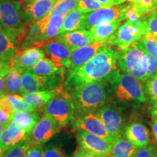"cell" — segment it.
Masks as SVG:
<instances>
[{"mask_svg":"<svg viewBox=\"0 0 157 157\" xmlns=\"http://www.w3.org/2000/svg\"><path fill=\"white\" fill-rule=\"evenodd\" d=\"M78 0H56L50 14L66 15L73 10L77 8Z\"/></svg>","mask_w":157,"mask_h":157,"instance_id":"33","label":"cell"},{"mask_svg":"<svg viewBox=\"0 0 157 157\" xmlns=\"http://www.w3.org/2000/svg\"><path fill=\"white\" fill-rule=\"evenodd\" d=\"M63 83V76L55 74L41 76L24 71L21 76V95L38 91H48L58 88Z\"/></svg>","mask_w":157,"mask_h":157,"instance_id":"9","label":"cell"},{"mask_svg":"<svg viewBox=\"0 0 157 157\" xmlns=\"http://www.w3.org/2000/svg\"><path fill=\"white\" fill-rule=\"evenodd\" d=\"M56 38L62 41L72 51L95 42L91 31L87 29L69 31L58 35Z\"/></svg>","mask_w":157,"mask_h":157,"instance_id":"21","label":"cell"},{"mask_svg":"<svg viewBox=\"0 0 157 157\" xmlns=\"http://www.w3.org/2000/svg\"><path fill=\"white\" fill-rule=\"evenodd\" d=\"M14 115L0 106V124L6 128L12 122Z\"/></svg>","mask_w":157,"mask_h":157,"instance_id":"42","label":"cell"},{"mask_svg":"<svg viewBox=\"0 0 157 157\" xmlns=\"http://www.w3.org/2000/svg\"><path fill=\"white\" fill-rule=\"evenodd\" d=\"M43 144H31L25 154V157H43Z\"/></svg>","mask_w":157,"mask_h":157,"instance_id":"40","label":"cell"},{"mask_svg":"<svg viewBox=\"0 0 157 157\" xmlns=\"http://www.w3.org/2000/svg\"><path fill=\"white\" fill-rule=\"evenodd\" d=\"M146 34V28L141 19L136 22L127 20L118 27L107 44L122 50L140 40Z\"/></svg>","mask_w":157,"mask_h":157,"instance_id":"8","label":"cell"},{"mask_svg":"<svg viewBox=\"0 0 157 157\" xmlns=\"http://www.w3.org/2000/svg\"><path fill=\"white\" fill-rule=\"evenodd\" d=\"M151 114L153 117H157V102L153 103V106L151 110Z\"/></svg>","mask_w":157,"mask_h":157,"instance_id":"48","label":"cell"},{"mask_svg":"<svg viewBox=\"0 0 157 157\" xmlns=\"http://www.w3.org/2000/svg\"><path fill=\"white\" fill-rule=\"evenodd\" d=\"M103 7L97 0H78L77 8L82 13H87Z\"/></svg>","mask_w":157,"mask_h":157,"instance_id":"37","label":"cell"},{"mask_svg":"<svg viewBox=\"0 0 157 157\" xmlns=\"http://www.w3.org/2000/svg\"><path fill=\"white\" fill-rule=\"evenodd\" d=\"M45 56L44 51L38 45L17 51L10 60V66L25 71L36 63Z\"/></svg>","mask_w":157,"mask_h":157,"instance_id":"18","label":"cell"},{"mask_svg":"<svg viewBox=\"0 0 157 157\" xmlns=\"http://www.w3.org/2000/svg\"><path fill=\"white\" fill-rule=\"evenodd\" d=\"M135 153H136V152H135ZM135 154H133L132 155V156H129V157H135Z\"/></svg>","mask_w":157,"mask_h":157,"instance_id":"51","label":"cell"},{"mask_svg":"<svg viewBox=\"0 0 157 157\" xmlns=\"http://www.w3.org/2000/svg\"><path fill=\"white\" fill-rule=\"evenodd\" d=\"M62 87L63 85L55 90H48V91L33 92V93H25L22 95L27 103L39 109L41 106H43L52 98H53L58 93L59 90Z\"/></svg>","mask_w":157,"mask_h":157,"instance_id":"27","label":"cell"},{"mask_svg":"<svg viewBox=\"0 0 157 157\" xmlns=\"http://www.w3.org/2000/svg\"><path fill=\"white\" fill-rule=\"evenodd\" d=\"M146 33L157 37V10H154L140 17Z\"/></svg>","mask_w":157,"mask_h":157,"instance_id":"35","label":"cell"},{"mask_svg":"<svg viewBox=\"0 0 157 157\" xmlns=\"http://www.w3.org/2000/svg\"><path fill=\"white\" fill-rule=\"evenodd\" d=\"M156 38H157V37H156Z\"/></svg>","mask_w":157,"mask_h":157,"instance_id":"54","label":"cell"},{"mask_svg":"<svg viewBox=\"0 0 157 157\" xmlns=\"http://www.w3.org/2000/svg\"><path fill=\"white\" fill-rule=\"evenodd\" d=\"M97 1L103 7H112L129 2V0H97Z\"/></svg>","mask_w":157,"mask_h":157,"instance_id":"43","label":"cell"},{"mask_svg":"<svg viewBox=\"0 0 157 157\" xmlns=\"http://www.w3.org/2000/svg\"><path fill=\"white\" fill-rule=\"evenodd\" d=\"M4 129H5V127H4L2 126V125H1V124H0V132H1Z\"/></svg>","mask_w":157,"mask_h":157,"instance_id":"49","label":"cell"},{"mask_svg":"<svg viewBox=\"0 0 157 157\" xmlns=\"http://www.w3.org/2000/svg\"><path fill=\"white\" fill-rule=\"evenodd\" d=\"M10 68V60H0V75L6 76L8 74Z\"/></svg>","mask_w":157,"mask_h":157,"instance_id":"44","label":"cell"},{"mask_svg":"<svg viewBox=\"0 0 157 157\" xmlns=\"http://www.w3.org/2000/svg\"><path fill=\"white\" fill-rule=\"evenodd\" d=\"M156 154V149L154 146H146L143 148H138L135 153V157H153Z\"/></svg>","mask_w":157,"mask_h":157,"instance_id":"41","label":"cell"},{"mask_svg":"<svg viewBox=\"0 0 157 157\" xmlns=\"http://www.w3.org/2000/svg\"><path fill=\"white\" fill-rule=\"evenodd\" d=\"M72 157H97L95 155L92 154L91 153L87 151L86 150H84V148H82V147L78 146L76 151L74 153V156Z\"/></svg>","mask_w":157,"mask_h":157,"instance_id":"45","label":"cell"},{"mask_svg":"<svg viewBox=\"0 0 157 157\" xmlns=\"http://www.w3.org/2000/svg\"><path fill=\"white\" fill-rule=\"evenodd\" d=\"M103 157H113V156H111V154H109V155H106V156H103Z\"/></svg>","mask_w":157,"mask_h":157,"instance_id":"50","label":"cell"},{"mask_svg":"<svg viewBox=\"0 0 157 157\" xmlns=\"http://www.w3.org/2000/svg\"><path fill=\"white\" fill-rule=\"evenodd\" d=\"M41 114L37 111L34 112H16L13 117V122H14L19 128L31 135V131L36 123L38 122Z\"/></svg>","mask_w":157,"mask_h":157,"instance_id":"25","label":"cell"},{"mask_svg":"<svg viewBox=\"0 0 157 157\" xmlns=\"http://www.w3.org/2000/svg\"><path fill=\"white\" fill-rule=\"evenodd\" d=\"M26 71L31 73L41 76H51L55 74L64 76L66 68L56 66L48 58H43L39 60L36 64L34 65Z\"/></svg>","mask_w":157,"mask_h":157,"instance_id":"23","label":"cell"},{"mask_svg":"<svg viewBox=\"0 0 157 157\" xmlns=\"http://www.w3.org/2000/svg\"><path fill=\"white\" fill-rule=\"evenodd\" d=\"M137 44L142 50L157 60V38L153 35L146 33L137 41Z\"/></svg>","mask_w":157,"mask_h":157,"instance_id":"32","label":"cell"},{"mask_svg":"<svg viewBox=\"0 0 157 157\" xmlns=\"http://www.w3.org/2000/svg\"><path fill=\"white\" fill-rule=\"evenodd\" d=\"M119 50L111 45H105L85 64L77 69L68 72L63 82L66 92L82 84L98 80H107L110 75L117 69V58Z\"/></svg>","mask_w":157,"mask_h":157,"instance_id":"1","label":"cell"},{"mask_svg":"<svg viewBox=\"0 0 157 157\" xmlns=\"http://www.w3.org/2000/svg\"><path fill=\"white\" fill-rule=\"evenodd\" d=\"M124 136L137 148L148 146L150 142L148 129L141 123L135 122L128 125L125 128Z\"/></svg>","mask_w":157,"mask_h":157,"instance_id":"22","label":"cell"},{"mask_svg":"<svg viewBox=\"0 0 157 157\" xmlns=\"http://www.w3.org/2000/svg\"><path fill=\"white\" fill-rule=\"evenodd\" d=\"M153 157H157V154H156H156H154V156H153Z\"/></svg>","mask_w":157,"mask_h":157,"instance_id":"52","label":"cell"},{"mask_svg":"<svg viewBox=\"0 0 157 157\" xmlns=\"http://www.w3.org/2000/svg\"><path fill=\"white\" fill-rule=\"evenodd\" d=\"M7 101L10 102L14 109L15 112H34L38 111V108L33 106L32 105L25 101L23 95L17 94H7L5 95Z\"/></svg>","mask_w":157,"mask_h":157,"instance_id":"30","label":"cell"},{"mask_svg":"<svg viewBox=\"0 0 157 157\" xmlns=\"http://www.w3.org/2000/svg\"><path fill=\"white\" fill-rule=\"evenodd\" d=\"M111 155L113 157H129L138 149L130 141L121 136L116 137L112 140Z\"/></svg>","mask_w":157,"mask_h":157,"instance_id":"26","label":"cell"},{"mask_svg":"<svg viewBox=\"0 0 157 157\" xmlns=\"http://www.w3.org/2000/svg\"><path fill=\"white\" fill-rule=\"evenodd\" d=\"M68 93L75 107V113L78 117L93 113L105 105L109 99L105 80L82 84Z\"/></svg>","mask_w":157,"mask_h":157,"instance_id":"2","label":"cell"},{"mask_svg":"<svg viewBox=\"0 0 157 157\" xmlns=\"http://www.w3.org/2000/svg\"><path fill=\"white\" fill-rule=\"evenodd\" d=\"M64 15L49 14L33 23L25 36L21 50L30 48L56 37L60 33Z\"/></svg>","mask_w":157,"mask_h":157,"instance_id":"3","label":"cell"},{"mask_svg":"<svg viewBox=\"0 0 157 157\" xmlns=\"http://www.w3.org/2000/svg\"><path fill=\"white\" fill-rule=\"evenodd\" d=\"M146 57L147 61H148L147 77H148V79H149V78L157 76V60L154 57H153L152 56H151V55L148 53H146Z\"/></svg>","mask_w":157,"mask_h":157,"instance_id":"39","label":"cell"},{"mask_svg":"<svg viewBox=\"0 0 157 157\" xmlns=\"http://www.w3.org/2000/svg\"><path fill=\"white\" fill-rule=\"evenodd\" d=\"M23 33L0 25V60H10L18 51Z\"/></svg>","mask_w":157,"mask_h":157,"instance_id":"16","label":"cell"},{"mask_svg":"<svg viewBox=\"0 0 157 157\" xmlns=\"http://www.w3.org/2000/svg\"><path fill=\"white\" fill-rule=\"evenodd\" d=\"M146 93L151 100L152 103L157 102V76L145 82Z\"/></svg>","mask_w":157,"mask_h":157,"instance_id":"38","label":"cell"},{"mask_svg":"<svg viewBox=\"0 0 157 157\" xmlns=\"http://www.w3.org/2000/svg\"><path fill=\"white\" fill-rule=\"evenodd\" d=\"M129 2L140 17L157 9V0H129Z\"/></svg>","mask_w":157,"mask_h":157,"instance_id":"31","label":"cell"},{"mask_svg":"<svg viewBox=\"0 0 157 157\" xmlns=\"http://www.w3.org/2000/svg\"><path fill=\"white\" fill-rule=\"evenodd\" d=\"M112 85L115 95L122 101H136L139 103L146 101L141 81L117 68L106 80Z\"/></svg>","mask_w":157,"mask_h":157,"instance_id":"5","label":"cell"},{"mask_svg":"<svg viewBox=\"0 0 157 157\" xmlns=\"http://www.w3.org/2000/svg\"><path fill=\"white\" fill-rule=\"evenodd\" d=\"M117 65L124 73L134 76L141 82H146L148 79L146 53L137 42L126 49L119 50Z\"/></svg>","mask_w":157,"mask_h":157,"instance_id":"4","label":"cell"},{"mask_svg":"<svg viewBox=\"0 0 157 157\" xmlns=\"http://www.w3.org/2000/svg\"><path fill=\"white\" fill-rule=\"evenodd\" d=\"M5 76L0 75V97H2L7 94L5 90Z\"/></svg>","mask_w":157,"mask_h":157,"instance_id":"46","label":"cell"},{"mask_svg":"<svg viewBox=\"0 0 157 157\" xmlns=\"http://www.w3.org/2000/svg\"><path fill=\"white\" fill-rule=\"evenodd\" d=\"M120 24L121 22H118V21L103 23V24L93 27L90 29V31L93 34L95 42H105L107 43L114 34Z\"/></svg>","mask_w":157,"mask_h":157,"instance_id":"28","label":"cell"},{"mask_svg":"<svg viewBox=\"0 0 157 157\" xmlns=\"http://www.w3.org/2000/svg\"><path fill=\"white\" fill-rule=\"evenodd\" d=\"M151 128L153 135H154L155 140H156L157 143V117H154V119H153L151 124Z\"/></svg>","mask_w":157,"mask_h":157,"instance_id":"47","label":"cell"},{"mask_svg":"<svg viewBox=\"0 0 157 157\" xmlns=\"http://www.w3.org/2000/svg\"><path fill=\"white\" fill-rule=\"evenodd\" d=\"M42 111L43 114L53 118L61 127L71 123L75 118V107L63 86L53 98L43 105Z\"/></svg>","mask_w":157,"mask_h":157,"instance_id":"6","label":"cell"},{"mask_svg":"<svg viewBox=\"0 0 157 157\" xmlns=\"http://www.w3.org/2000/svg\"><path fill=\"white\" fill-rule=\"evenodd\" d=\"M95 114L99 117L105 129L113 139L121 136L123 127V119L121 113L114 105H104L96 111Z\"/></svg>","mask_w":157,"mask_h":157,"instance_id":"15","label":"cell"},{"mask_svg":"<svg viewBox=\"0 0 157 157\" xmlns=\"http://www.w3.org/2000/svg\"><path fill=\"white\" fill-rule=\"evenodd\" d=\"M30 135L19 128L14 122H12L0 132V157L11 147L17 143L26 140Z\"/></svg>","mask_w":157,"mask_h":157,"instance_id":"19","label":"cell"},{"mask_svg":"<svg viewBox=\"0 0 157 157\" xmlns=\"http://www.w3.org/2000/svg\"><path fill=\"white\" fill-rule=\"evenodd\" d=\"M24 1L25 2H29V1H30V0H24Z\"/></svg>","mask_w":157,"mask_h":157,"instance_id":"53","label":"cell"},{"mask_svg":"<svg viewBox=\"0 0 157 157\" xmlns=\"http://www.w3.org/2000/svg\"><path fill=\"white\" fill-rule=\"evenodd\" d=\"M131 7L130 3H123L112 7H103L90 13H84V29L90 30L103 23L121 22L127 20V14Z\"/></svg>","mask_w":157,"mask_h":157,"instance_id":"7","label":"cell"},{"mask_svg":"<svg viewBox=\"0 0 157 157\" xmlns=\"http://www.w3.org/2000/svg\"><path fill=\"white\" fill-rule=\"evenodd\" d=\"M37 45L44 51L46 58L50 59L56 66L66 69L69 68L72 50L62 41L55 37V39Z\"/></svg>","mask_w":157,"mask_h":157,"instance_id":"11","label":"cell"},{"mask_svg":"<svg viewBox=\"0 0 157 157\" xmlns=\"http://www.w3.org/2000/svg\"><path fill=\"white\" fill-rule=\"evenodd\" d=\"M43 157H68V156L62 147L56 143H50L44 148Z\"/></svg>","mask_w":157,"mask_h":157,"instance_id":"36","label":"cell"},{"mask_svg":"<svg viewBox=\"0 0 157 157\" xmlns=\"http://www.w3.org/2000/svg\"><path fill=\"white\" fill-rule=\"evenodd\" d=\"M76 137L78 146L97 157H103L111 154L112 143L101 137L84 130H76Z\"/></svg>","mask_w":157,"mask_h":157,"instance_id":"12","label":"cell"},{"mask_svg":"<svg viewBox=\"0 0 157 157\" xmlns=\"http://www.w3.org/2000/svg\"><path fill=\"white\" fill-rule=\"evenodd\" d=\"M56 0H30L27 2L21 10V17L25 23H34L47 16L52 7Z\"/></svg>","mask_w":157,"mask_h":157,"instance_id":"17","label":"cell"},{"mask_svg":"<svg viewBox=\"0 0 157 157\" xmlns=\"http://www.w3.org/2000/svg\"><path fill=\"white\" fill-rule=\"evenodd\" d=\"M71 125L76 130H84L101 137L109 143H112L113 138L108 132L99 117L95 113H90L76 118L71 121Z\"/></svg>","mask_w":157,"mask_h":157,"instance_id":"13","label":"cell"},{"mask_svg":"<svg viewBox=\"0 0 157 157\" xmlns=\"http://www.w3.org/2000/svg\"><path fill=\"white\" fill-rule=\"evenodd\" d=\"M30 145L31 143L29 138L28 140L22 141L11 147L2 157H25V154Z\"/></svg>","mask_w":157,"mask_h":157,"instance_id":"34","label":"cell"},{"mask_svg":"<svg viewBox=\"0 0 157 157\" xmlns=\"http://www.w3.org/2000/svg\"><path fill=\"white\" fill-rule=\"evenodd\" d=\"M0 25L18 32H24L21 17V4L17 0H0Z\"/></svg>","mask_w":157,"mask_h":157,"instance_id":"10","label":"cell"},{"mask_svg":"<svg viewBox=\"0 0 157 157\" xmlns=\"http://www.w3.org/2000/svg\"><path fill=\"white\" fill-rule=\"evenodd\" d=\"M23 72V70L10 66L5 80V90L7 94H21V76Z\"/></svg>","mask_w":157,"mask_h":157,"instance_id":"29","label":"cell"},{"mask_svg":"<svg viewBox=\"0 0 157 157\" xmlns=\"http://www.w3.org/2000/svg\"><path fill=\"white\" fill-rule=\"evenodd\" d=\"M105 42H94L82 48L72 51L71 56V65L68 71L80 68L97 54L102 48L107 45Z\"/></svg>","mask_w":157,"mask_h":157,"instance_id":"20","label":"cell"},{"mask_svg":"<svg viewBox=\"0 0 157 157\" xmlns=\"http://www.w3.org/2000/svg\"><path fill=\"white\" fill-rule=\"evenodd\" d=\"M61 128L53 118L43 114L31 131L29 141L31 144H44L48 143Z\"/></svg>","mask_w":157,"mask_h":157,"instance_id":"14","label":"cell"},{"mask_svg":"<svg viewBox=\"0 0 157 157\" xmlns=\"http://www.w3.org/2000/svg\"><path fill=\"white\" fill-rule=\"evenodd\" d=\"M84 13L78 8L69 12L68 14L65 15L61 29L58 35L69 31L84 29Z\"/></svg>","mask_w":157,"mask_h":157,"instance_id":"24","label":"cell"}]
</instances>
